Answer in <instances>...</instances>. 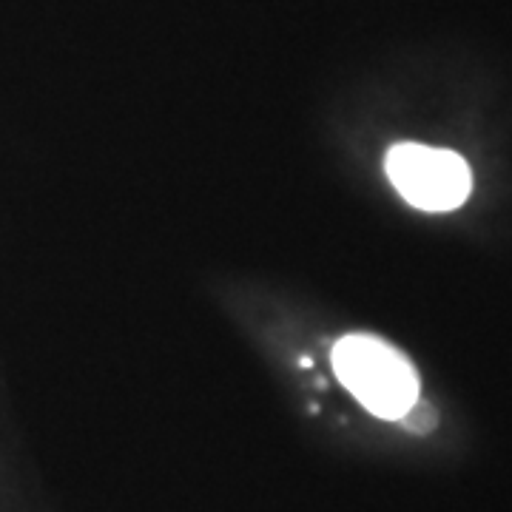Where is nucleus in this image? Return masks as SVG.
I'll return each instance as SVG.
<instances>
[{
	"label": "nucleus",
	"instance_id": "1",
	"mask_svg": "<svg viewBox=\"0 0 512 512\" xmlns=\"http://www.w3.org/2000/svg\"><path fill=\"white\" fill-rule=\"evenodd\" d=\"M333 370L379 419L399 421L419 402V373L399 350L376 336L353 333L339 339L333 345Z\"/></svg>",
	"mask_w": 512,
	"mask_h": 512
},
{
	"label": "nucleus",
	"instance_id": "2",
	"mask_svg": "<svg viewBox=\"0 0 512 512\" xmlns=\"http://www.w3.org/2000/svg\"><path fill=\"white\" fill-rule=\"evenodd\" d=\"M384 165L396 191L421 211H456L473 191L470 165L450 148L402 143L390 148Z\"/></svg>",
	"mask_w": 512,
	"mask_h": 512
}]
</instances>
